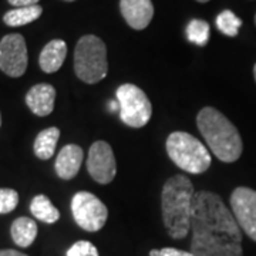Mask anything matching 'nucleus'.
<instances>
[{"label": "nucleus", "mask_w": 256, "mask_h": 256, "mask_svg": "<svg viewBox=\"0 0 256 256\" xmlns=\"http://www.w3.org/2000/svg\"><path fill=\"white\" fill-rule=\"evenodd\" d=\"M56 88L52 84H36L26 94V104L33 114L46 117L54 110Z\"/></svg>", "instance_id": "obj_12"}, {"label": "nucleus", "mask_w": 256, "mask_h": 256, "mask_svg": "<svg viewBox=\"0 0 256 256\" xmlns=\"http://www.w3.org/2000/svg\"><path fill=\"white\" fill-rule=\"evenodd\" d=\"M254 76H255V82H256V64H255V67H254Z\"/></svg>", "instance_id": "obj_27"}, {"label": "nucleus", "mask_w": 256, "mask_h": 256, "mask_svg": "<svg viewBox=\"0 0 256 256\" xmlns=\"http://www.w3.org/2000/svg\"><path fill=\"white\" fill-rule=\"evenodd\" d=\"M87 171L101 185L110 184L117 174V164L112 148L106 141H96L88 151Z\"/></svg>", "instance_id": "obj_10"}, {"label": "nucleus", "mask_w": 256, "mask_h": 256, "mask_svg": "<svg viewBox=\"0 0 256 256\" xmlns=\"http://www.w3.org/2000/svg\"><path fill=\"white\" fill-rule=\"evenodd\" d=\"M60 138V130L56 127H50L43 130L42 132H38V136L36 137L34 141V154L38 160H48L54 156L56 146Z\"/></svg>", "instance_id": "obj_16"}, {"label": "nucleus", "mask_w": 256, "mask_h": 256, "mask_svg": "<svg viewBox=\"0 0 256 256\" xmlns=\"http://www.w3.org/2000/svg\"><path fill=\"white\" fill-rule=\"evenodd\" d=\"M66 56H67V44L64 40L56 38L48 42L38 57L40 68L47 74L58 72L66 60Z\"/></svg>", "instance_id": "obj_14"}, {"label": "nucleus", "mask_w": 256, "mask_h": 256, "mask_svg": "<svg viewBox=\"0 0 256 256\" xmlns=\"http://www.w3.org/2000/svg\"><path fill=\"white\" fill-rule=\"evenodd\" d=\"M18 194L12 188H0V215L9 214L18 206Z\"/></svg>", "instance_id": "obj_21"}, {"label": "nucleus", "mask_w": 256, "mask_h": 256, "mask_svg": "<svg viewBox=\"0 0 256 256\" xmlns=\"http://www.w3.org/2000/svg\"><path fill=\"white\" fill-rule=\"evenodd\" d=\"M165 146L170 160L190 174H202L210 166L212 158L208 148L188 132L175 131L170 134Z\"/></svg>", "instance_id": "obj_4"}, {"label": "nucleus", "mask_w": 256, "mask_h": 256, "mask_svg": "<svg viewBox=\"0 0 256 256\" xmlns=\"http://www.w3.org/2000/svg\"><path fill=\"white\" fill-rule=\"evenodd\" d=\"M191 252L195 256H242V234L218 194L195 192Z\"/></svg>", "instance_id": "obj_1"}, {"label": "nucleus", "mask_w": 256, "mask_h": 256, "mask_svg": "<svg viewBox=\"0 0 256 256\" xmlns=\"http://www.w3.org/2000/svg\"><path fill=\"white\" fill-rule=\"evenodd\" d=\"M30 210L36 220L44 224H54L60 220V212L46 195H36L30 202Z\"/></svg>", "instance_id": "obj_18"}, {"label": "nucleus", "mask_w": 256, "mask_h": 256, "mask_svg": "<svg viewBox=\"0 0 256 256\" xmlns=\"http://www.w3.org/2000/svg\"><path fill=\"white\" fill-rule=\"evenodd\" d=\"M43 13V8L34 4V6H26V8H16V9L9 10L4 16H3V22L10 26V28H20L32 22H34L42 16Z\"/></svg>", "instance_id": "obj_17"}, {"label": "nucleus", "mask_w": 256, "mask_h": 256, "mask_svg": "<svg viewBox=\"0 0 256 256\" xmlns=\"http://www.w3.org/2000/svg\"><path fill=\"white\" fill-rule=\"evenodd\" d=\"M120 10L128 26L134 30H144L154 18L151 0H120Z\"/></svg>", "instance_id": "obj_11"}, {"label": "nucleus", "mask_w": 256, "mask_h": 256, "mask_svg": "<svg viewBox=\"0 0 256 256\" xmlns=\"http://www.w3.org/2000/svg\"><path fill=\"white\" fill-rule=\"evenodd\" d=\"M120 118L131 128H141L148 124L152 116V106L146 94L136 84H122L117 88Z\"/></svg>", "instance_id": "obj_6"}, {"label": "nucleus", "mask_w": 256, "mask_h": 256, "mask_svg": "<svg viewBox=\"0 0 256 256\" xmlns=\"http://www.w3.org/2000/svg\"><path fill=\"white\" fill-rule=\"evenodd\" d=\"M0 127H2V116H0Z\"/></svg>", "instance_id": "obj_28"}, {"label": "nucleus", "mask_w": 256, "mask_h": 256, "mask_svg": "<svg viewBox=\"0 0 256 256\" xmlns=\"http://www.w3.org/2000/svg\"><path fill=\"white\" fill-rule=\"evenodd\" d=\"M64 2H74V0H64Z\"/></svg>", "instance_id": "obj_29"}, {"label": "nucleus", "mask_w": 256, "mask_h": 256, "mask_svg": "<svg viewBox=\"0 0 256 256\" xmlns=\"http://www.w3.org/2000/svg\"><path fill=\"white\" fill-rule=\"evenodd\" d=\"M40 0H9V3L14 8H26V6H34Z\"/></svg>", "instance_id": "obj_24"}, {"label": "nucleus", "mask_w": 256, "mask_h": 256, "mask_svg": "<svg viewBox=\"0 0 256 256\" xmlns=\"http://www.w3.org/2000/svg\"><path fill=\"white\" fill-rule=\"evenodd\" d=\"M82 158H84V154H82V146H76V144L63 146L56 158V174L64 181L73 180L82 168Z\"/></svg>", "instance_id": "obj_13"}, {"label": "nucleus", "mask_w": 256, "mask_h": 256, "mask_svg": "<svg viewBox=\"0 0 256 256\" xmlns=\"http://www.w3.org/2000/svg\"><path fill=\"white\" fill-rule=\"evenodd\" d=\"M240 26H242V20L230 10H224L216 16V28L225 36L235 37L238 34Z\"/></svg>", "instance_id": "obj_20"}, {"label": "nucleus", "mask_w": 256, "mask_h": 256, "mask_svg": "<svg viewBox=\"0 0 256 256\" xmlns=\"http://www.w3.org/2000/svg\"><path fill=\"white\" fill-rule=\"evenodd\" d=\"M74 72L87 84H96L106 78L108 73L107 47L100 37L86 34L77 42L74 50Z\"/></svg>", "instance_id": "obj_5"}, {"label": "nucleus", "mask_w": 256, "mask_h": 256, "mask_svg": "<svg viewBox=\"0 0 256 256\" xmlns=\"http://www.w3.org/2000/svg\"><path fill=\"white\" fill-rule=\"evenodd\" d=\"M28 63V46L24 37L18 33L3 37L0 42V70L16 78L26 73Z\"/></svg>", "instance_id": "obj_8"}, {"label": "nucleus", "mask_w": 256, "mask_h": 256, "mask_svg": "<svg viewBox=\"0 0 256 256\" xmlns=\"http://www.w3.org/2000/svg\"><path fill=\"white\" fill-rule=\"evenodd\" d=\"M0 256H28L18 250H14V249H2L0 250Z\"/></svg>", "instance_id": "obj_25"}, {"label": "nucleus", "mask_w": 256, "mask_h": 256, "mask_svg": "<svg viewBox=\"0 0 256 256\" xmlns=\"http://www.w3.org/2000/svg\"><path fill=\"white\" fill-rule=\"evenodd\" d=\"M255 24H256V14H255Z\"/></svg>", "instance_id": "obj_30"}, {"label": "nucleus", "mask_w": 256, "mask_h": 256, "mask_svg": "<svg viewBox=\"0 0 256 256\" xmlns=\"http://www.w3.org/2000/svg\"><path fill=\"white\" fill-rule=\"evenodd\" d=\"M196 126L212 154L222 162H235L242 156V138L236 127L220 111L204 107L196 116Z\"/></svg>", "instance_id": "obj_3"}, {"label": "nucleus", "mask_w": 256, "mask_h": 256, "mask_svg": "<svg viewBox=\"0 0 256 256\" xmlns=\"http://www.w3.org/2000/svg\"><path fill=\"white\" fill-rule=\"evenodd\" d=\"M67 256H98V250L92 242L78 240L67 250Z\"/></svg>", "instance_id": "obj_22"}, {"label": "nucleus", "mask_w": 256, "mask_h": 256, "mask_svg": "<svg viewBox=\"0 0 256 256\" xmlns=\"http://www.w3.org/2000/svg\"><path fill=\"white\" fill-rule=\"evenodd\" d=\"M230 210L239 228L256 242V191L239 186L230 195Z\"/></svg>", "instance_id": "obj_9"}, {"label": "nucleus", "mask_w": 256, "mask_h": 256, "mask_svg": "<svg viewBox=\"0 0 256 256\" xmlns=\"http://www.w3.org/2000/svg\"><path fill=\"white\" fill-rule=\"evenodd\" d=\"M186 38L196 46H206L210 40V24L201 18H192L186 26Z\"/></svg>", "instance_id": "obj_19"}, {"label": "nucleus", "mask_w": 256, "mask_h": 256, "mask_svg": "<svg viewBox=\"0 0 256 256\" xmlns=\"http://www.w3.org/2000/svg\"><path fill=\"white\" fill-rule=\"evenodd\" d=\"M72 212L76 224L87 232L100 230L108 218L107 206L94 194L77 192L72 200Z\"/></svg>", "instance_id": "obj_7"}, {"label": "nucleus", "mask_w": 256, "mask_h": 256, "mask_svg": "<svg viewBox=\"0 0 256 256\" xmlns=\"http://www.w3.org/2000/svg\"><path fill=\"white\" fill-rule=\"evenodd\" d=\"M10 234L13 242L20 248H28L37 236V225L33 220L28 216H20L13 220Z\"/></svg>", "instance_id": "obj_15"}, {"label": "nucleus", "mask_w": 256, "mask_h": 256, "mask_svg": "<svg viewBox=\"0 0 256 256\" xmlns=\"http://www.w3.org/2000/svg\"><path fill=\"white\" fill-rule=\"evenodd\" d=\"M194 185L185 175L171 176L162 186L161 208L168 235L172 239H184L191 229Z\"/></svg>", "instance_id": "obj_2"}, {"label": "nucleus", "mask_w": 256, "mask_h": 256, "mask_svg": "<svg viewBox=\"0 0 256 256\" xmlns=\"http://www.w3.org/2000/svg\"><path fill=\"white\" fill-rule=\"evenodd\" d=\"M150 256H195L192 252L181 250L176 248H162V249H152Z\"/></svg>", "instance_id": "obj_23"}, {"label": "nucleus", "mask_w": 256, "mask_h": 256, "mask_svg": "<svg viewBox=\"0 0 256 256\" xmlns=\"http://www.w3.org/2000/svg\"><path fill=\"white\" fill-rule=\"evenodd\" d=\"M196 2H200V3H208L210 0H196Z\"/></svg>", "instance_id": "obj_26"}]
</instances>
